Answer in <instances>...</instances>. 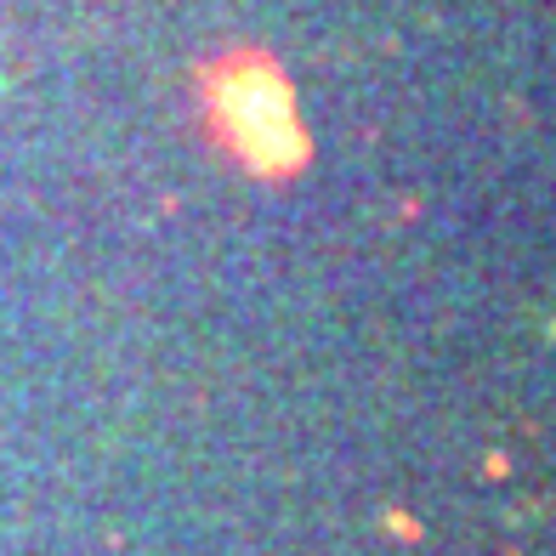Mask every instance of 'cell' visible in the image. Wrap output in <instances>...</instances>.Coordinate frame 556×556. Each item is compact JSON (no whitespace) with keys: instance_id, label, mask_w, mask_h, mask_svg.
Returning a JSON list of instances; mask_svg holds the SVG:
<instances>
[{"instance_id":"obj_1","label":"cell","mask_w":556,"mask_h":556,"mask_svg":"<svg viewBox=\"0 0 556 556\" xmlns=\"http://www.w3.org/2000/svg\"><path fill=\"white\" fill-rule=\"evenodd\" d=\"M216 125L233 142V154L256 170H285L301 160V131L290 109V86L278 63L233 58L216 68Z\"/></svg>"}]
</instances>
